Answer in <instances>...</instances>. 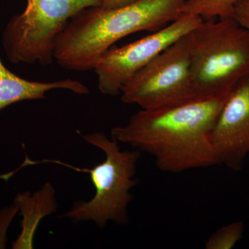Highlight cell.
Segmentation results:
<instances>
[{
	"label": "cell",
	"mask_w": 249,
	"mask_h": 249,
	"mask_svg": "<svg viewBox=\"0 0 249 249\" xmlns=\"http://www.w3.org/2000/svg\"><path fill=\"white\" fill-rule=\"evenodd\" d=\"M229 95L142 109L127 124L111 129V138L152 155L165 173L219 165L212 130Z\"/></svg>",
	"instance_id": "6da1fadb"
},
{
	"label": "cell",
	"mask_w": 249,
	"mask_h": 249,
	"mask_svg": "<svg viewBox=\"0 0 249 249\" xmlns=\"http://www.w3.org/2000/svg\"><path fill=\"white\" fill-rule=\"evenodd\" d=\"M186 0H138L122 7L93 6L71 18L54 47L60 66L73 71L93 70L114 43L140 31L155 32L183 14Z\"/></svg>",
	"instance_id": "7a4b0ae2"
},
{
	"label": "cell",
	"mask_w": 249,
	"mask_h": 249,
	"mask_svg": "<svg viewBox=\"0 0 249 249\" xmlns=\"http://www.w3.org/2000/svg\"><path fill=\"white\" fill-rule=\"evenodd\" d=\"M188 37L193 100L228 96L249 73V31L233 18L203 19Z\"/></svg>",
	"instance_id": "3957f363"
},
{
	"label": "cell",
	"mask_w": 249,
	"mask_h": 249,
	"mask_svg": "<svg viewBox=\"0 0 249 249\" xmlns=\"http://www.w3.org/2000/svg\"><path fill=\"white\" fill-rule=\"evenodd\" d=\"M85 142L101 149L106 160L92 168H75L89 173L95 188V195L89 201H78L62 217L75 222L92 221L103 228L109 221L118 224L127 222V208L133 199L130 190L138 184L134 178L138 160L139 150L122 151L119 142L108 138L102 132L81 134Z\"/></svg>",
	"instance_id": "277c9868"
},
{
	"label": "cell",
	"mask_w": 249,
	"mask_h": 249,
	"mask_svg": "<svg viewBox=\"0 0 249 249\" xmlns=\"http://www.w3.org/2000/svg\"><path fill=\"white\" fill-rule=\"evenodd\" d=\"M22 14L6 24L1 43L11 64L49 65L54 60L55 41L67 23L88 8L101 6V0H26Z\"/></svg>",
	"instance_id": "5b68a950"
},
{
	"label": "cell",
	"mask_w": 249,
	"mask_h": 249,
	"mask_svg": "<svg viewBox=\"0 0 249 249\" xmlns=\"http://www.w3.org/2000/svg\"><path fill=\"white\" fill-rule=\"evenodd\" d=\"M188 34L135 73L121 90L123 102L155 109L193 100Z\"/></svg>",
	"instance_id": "8992f818"
},
{
	"label": "cell",
	"mask_w": 249,
	"mask_h": 249,
	"mask_svg": "<svg viewBox=\"0 0 249 249\" xmlns=\"http://www.w3.org/2000/svg\"><path fill=\"white\" fill-rule=\"evenodd\" d=\"M202 21L199 16L183 13L177 20L146 37L109 49L93 68L97 76L98 89L107 96L120 94L136 73Z\"/></svg>",
	"instance_id": "52a82bcc"
},
{
	"label": "cell",
	"mask_w": 249,
	"mask_h": 249,
	"mask_svg": "<svg viewBox=\"0 0 249 249\" xmlns=\"http://www.w3.org/2000/svg\"><path fill=\"white\" fill-rule=\"evenodd\" d=\"M219 164L237 171L249 155V73L235 85L212 130Z\"/></svg>",
	"instance_id": "ba28073f"
},
{
	"label": "cell",
	"mask_w": 249,
	"mask_h": 249,
	"mask_svg": "<svg viewBox=\"0 0 249 249\" xmlns=\"http://www.w3.org/2000/svg\"><path fill=\"white\" fill-rule=\"evenodd\" d=\"M53 89L69 90L79 95L89 92L83 83L70 78L48 83L24 79L10 71L0 56V111L14 103L43 99Z\"/></svg>",
	"instance_id": "9c48e42d"
},
{
	"label": "cell",
	"mask_w": 249,
	"mask_h": 249,
	"mask_svg": "<svg viewBox=\"0 0 249 249\" xmlns=\"http://www.w3.org/2000/svg\"><path fill=\"white\" fill-rule=\"evenodd\" d=\"M55 191L50 183L31 196L29 193H20L16 198V205L20 210L24 220L22 232L13 245V249H32L36 229L42 217L52 214L57 208Z\"/></svg>",
	"instance_id": "30bf717a"
},
{
	"label": "cell",
	"mask_w": 249,
	"mask_h": 249,
	"mask_svg": "<svg viewBox=\"0 0 249 249\" xmlns=\"http://www.w3.org/2000/svg\"><path fill=\"white\" fill-rule=\"evenodd\" d=\"M242 0H186L183 13L196 15L204 20L231 17L234 5Z\"/></svg>",
	"instance_id": "8fae6325"
},
{
	"label": "cell",
	"mask_w": 249,
	"mask_h": 249,
	"mask_svg": "<svg viewBox=\"0 0 249 249\" xmlns=\"http://www.w3.org/2000/svg\"><path fill=\"white\" fill-rule=\"evenodd\" d=\"M245 225L242 221L219 228L210 235L205 243L206 249H231L243 237Z\"/></svg>",
	"instance_id": "7c38bea8"
},
{
	"label": "cell",
	"mask_w": 249,
	"mask_h": 249,
	"mask_svg": "<svg viewBox=\"0 0 249 249\" xmlns=\"http://www.w3.org/2000/svg\"><path fill=\"white\" fill-rule=\"evenodd\" d=\"M231 17L249 31V0H242L236 3Z\"/></svg>",
	"instance_id": "4fadbf2b"
},
{
	"label": "cell",
	"mask_w": 249,
	"mask_h": 249,
	"mask_svg": "<svg viewBox=\"0 0 249 249\" xmlns=\"http://www.w3.org/2000/svg\"><path fill=\"white\" fill-rule=\"evenodd\" d=\"M137 1L138 0H101V6L106 9H116L132 4Z\"/></svg>",
	"instance_id": "5bb4252c"
}]
</instances>
